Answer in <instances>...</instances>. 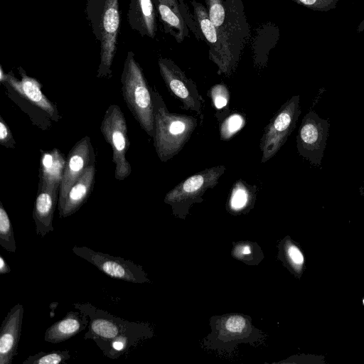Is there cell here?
I'll return each mask as SVG.
<instances>
[{
  "instance_id": "10",
  "label": "cell",
  "mask_w": 364,
  "mask_h": 364,
  "mask_svg": "<svg viewBox=\"0 0 364 364\" xmlns=\"http://www.w3.org/2000/svg\"><path fill=\"white\" fill-rule=\"evenodd\" d=\"M159 66L166 87L182 102L183 108L196 112L202 118L205 101L200 95L196 83L168 59H159Z\"/></svg>"
},
{
  "instance_id": "5",
  "label": "cell",
  "mask_w": 364,
  "mask_h": 364,
  "mask_svg": "<svg viewBox=\"0 0 364 364\" xmlns=\"http://www.w3.org/2000/svg\"><path fill=\"white\" fill-rule=\"evenodd\" d=\"M100 131L112 147L114 177L118 181H123L132 173V169L126 158L130 145L127 122L118 105L114 104L108 107L101 122Z\"/></svg>"
},
{
  "instance_id": "29",
  "label": "cell",
  "mask_w": 364,
  "mask_h": 364,
  "mask_svg": "<svg viewBox=\"0 0 364 364\" xmlns=\"http://www.w3.org/2000/svg\"><path fill=\"white\" fill-rule=\"evenodd\" d=\"M287 254L291 262L296 267H300L304 262V257L300 250L294 245H289Z\"/></svg>"
},
{
  "instance_id": "13",
  "label": "cell",
  "mask_w": 364,
  "mask_h": 364,
  "mask_svg": "<svg viewBox=\"0 0 364 364\" xmlns=\"http://www.w3.org/2000/svg\"><path fill=\"white\" fill-rule=\"evenodd\" d=\"M24 307L14 305L3 320L0 328V364H11L18 354Z\"/></svg>"
},
{
  "instance_id": "17",
  "label": "cell",
  "mask_w": 364,
  "mask_h": 364,
  "mask_svg": "<svg viewBox=\"0 0 364 364\" xmlns=\"http://www.w3.org/2000/svg\"><path fill=\"white\" fill-rule=\"evenodd\" d=\"M38 188L60 186L66 159L58 149L41 151Z\"/></svg>"
},
{
  "instance_id": "24",
  "label": "cell",
  "mask_w": 364,
  "mask_h": 364,
  "mask_svg": "<svg viewBox=\"0 0 364 364\" xmlns=\"http://www.w3.org/2000/svg\"><path fill=\"white\" fill-rule=\"evenodd\" d=\"M69 350H52L49 353L38 352L28 356L23 364H65L70 358Z\"/></svg>"
},
{
  "instance_id": "28",
  "label": "cell",
  "mask_w": 364,
  "mask_h": 364,
  "mask_svg": "<svg viewBox=\"0 0 364 364\" xmlns=\"http://www.w3.org/2000/svg\"><path fill=\"white\" fill-rule=\"evenodd\" d=\"M245 320L240 316H232L225 321L226 329L232 333H241L245 327Z\"/></svg>"
},
{
  "instance_id": "18",
  "label": "cell",
  "mask_w": 364,
  "mask_h": 364,
  "mask_svg": "<svg viewBox=\"0 0 364 364\" xmlns=\"http://www.w3.org/2000/svg\"><path fill=\"white\" fill-rule=\"evenodd\" d=\"M161 18L168 31L177 42H181L186 36L188 29L181 14L176 0H153Z\"/></svg>"
},
{
  "instance_id": "8",
  "label": "cell",
  "mask_w": 364,
  "mask_h": 364,
  "mask_svg": "<svg viewBox=\"0 0 364 364\" xmlns=\"http://www.w3.org/2000/svg\"><path fill=\"white\" fill-rule=\"evenodd\" d=\"M328 128V122L314 111H309L302 119L296 136V147L299 154L314 165H321Z\"/></svg>"
},
{
  "instance_id": "12",
  "label": "cell",
  "mask_w": 364,
  "mask_h": 364,
  "mask_svg": "<svg viewBox=\"0 0 364 364\" xmlns=\"http://www.w3.org/2000/svg\"><path fill=\"white\" fill-rule=\"evenodd\" d=\"M96 158L91 139L85 136L73 146L67 159L60 186L58 207L65 200L70 188L81 176L85 169L95 164Z\"/></svg>"
},
{
  "instance_id": "32",
  "label": "cell",
  "mask_w": 364,
  "mask_h": 364,
  "mask_svg": "<svg viewBox=\"0 0 364 364\" xmlns=\"http://www.w3.org/2000/svg\"><path fill=\"white\" fill-rule=\"evenodd\" d=\"M357 31L358 33L364 31V18L363 20L360 23V24L358 26Z\"/></svg>"
},
{
  "instance_id": "34",
  "label": "cell",
  "mask_w": 364,
  "mask_h": 364,
  "mask_svg": "<svg viewBox=\"0 0 364 364\" xmlns=\"http://www.w3.org/2000/svg\"><path fill=\"white\" fill-rule=\"evenodd\" d=\"M360 192L361 195H364V186L360 187Z\"/></svg>"
},
{
  "instance_id": "11",
  "label": "cell",
  "mask_w": 364,
  "mask_h": 364,
  "mask_svg": "<svg viewBox=\"0 0 364 364\" xmlns=\"http://www.w3.org/2000/svg\"><path fill=\"white\" fill-rule=\"evenodd\" d=\"M119 23L118 0H106L101 18V59L98 77H109L111 75Z\"/></svg>"
},
{
  "instance_id": "26",
  "label": "cell",
  "mask_w": 364,
  "mask_h": 364,
  "mask_svg": "<svg viewBox=\"0 0 364 364\" xmlns=\"http://www.w3.org/2000/svg\"><path fill=\"white\" fill-rule=\"evenodd\" d=\"M315 11H328L336 7L338 0H292Z\"/></svg>"
},
{
  "instance_id": "20",
  "label": "cell",
  "mask_w": 364,
  "mask_h": 364,
  "mask_svg": "<svg viewBox=\"0 0 364 364\" xmlns=\"http://www.w3.org/2000/svg\"><path fill=\"white\" fill-rule=\"evenodd\" d=\"M256 186L250 185L240 179L232 186L228 204L232 210L239 211L245 208L254 199Z\"/></svg>"
},
{
  "instance_id": "3",
  "label": "cell",
  "mask_w": 364,
  "mask_h": 364,
  "mask_svg": "<svg viewBox=\"0 0 364 364\" xmlns=\"http://www.w3.org/2000/svg\"><path fill=\"white\" fill-rule=\"evenodd\" d=\"M18 72L20 79L9 72L1 80L7 96L34 125L42 130L49 129L53 122H58L61 118L56 105L44 95L41 84L36 79L27 75L21 68H18Z\"/></svg>"
},
{
  "instance_id": "31",
  "label": "cell",
  "mask_w": 364,
  "mask_h": 364,
  "mask_svg": "<svg viewBox=\"0 0 364 364\" xmlns=\"http://www.w3.org/2000/svg\"><path fill=\"white\" fill-rule=\"evenodd\" d=\"M250 248L248 245H242L240 246L237 248L236 252L237 255H247L250 253Z\"/></svg>"
},
{
  "instance_id": "6",
  "label": "cell",
  "mask_w": 364,
  "mask_h": 364,
  "mask_svg": "<svg viewBox=\"0 0 364 364\" xmlns=\"http://www.w3.org/2000/svg\"><path fill=\"white\" fill-rule=\"evenodd\" d=\"M300 97L294 95L276 112L266 126L260 140L262 163L272 159L287 141L301 114Z\"/></svg>"
},
{
  "instance_id": "23",
  "label": "cell",
  "mask_w": 364,
  "mask_h": 364,
  "mask_svg": "<svg viewBox=\"0 0 364 364\" xmlns=\"http://www.w3.org/2000/svg\"><path fill=\"white\" fill-rule=\"evenodd\" d=\"M0 245L5 250L16 252V244L9 216L0 201Z\"/></svg>"
},
{
  "instance_id": "1",
  "label": "cell",
  "mask_w": 364,
  "mask_h": 364,
  "mask_svg": "<svg viewBox=\"0 0 364 364\" xmlns=\"http://www.w3.org/2000/svg\"><path fill=\"white\" fill-rule=\"evenodd\" d=\"M74 308L90 318L85 339L92 340L103 355L117 359L130 353L147 336V326L115 316L88 303H75Z\"/></svg>"
},
{
  "instance_id": "2",
  "label": "cell",
  "mask_w": 364,
  "mask_h": 364,
  "mask_svg": "<svg viewBox=\"0 0 364 364\" xmlns=\"http://www.w3.org/2000/svg\"><path fill=\"white\" fill-rule=\"evenodd\" d=\"M152 97L154 146L161 161L166 162L178 154L190 139L198 120L193 116L170 112L162 97L153 89Z\"/></svg>"
},
{
  "instance_id": "22",
  "label": "cell",
  "mask_w": 364,
  "mask_h": 364,
  "mask_svg": "<svg viewBox=\"0 0 364 364\" xmlns=\"http://www.w3.org/2000/svg\"><path fill=\"white\" fill-rule=\"evenodd\" d=\"M194 14L200 26L203 35L210 46L209 53H212L217 44V32L211 22L208 13L203 5L196 3L193 5Z\"/></svg>"
},
{
  "instance_id": "9",
  "label": "cell",
  "mask_w": 364,
  "mask_h": 364,
  "mask_svg": "<svg viewBox=\"0 0 364 364\" xmlns=\"http://www.w3.org/2000/svg\"><path fill=\"white\" fill-rule=\"evenodd\" d=\"M225 169V166L220 165L189 176L167 193L164 201L173 206H187L201 200L204 193L218 183Z\"/></svg>"
},
{
  "instance_id": "33",
  "label": "cell",
  "mask_w": 364,
  "mask_h": 364,
  "mask_svg": "<svg viewBox=\"0 0 364 364\" xmlns=\"http://www.w3.org/2000/svg\"><path fill=\"white\" fill-rule=\"evenodd\" d=\"M58 302H53L50 304V306L53 308V310H52V311H50V317L54 316V309L58 306Z\"/></svg>"
},
{
  "instance_id": "7",
  "label": "cell",
  "mask_w": 364,
  "mask_h": 364,
  "mask_svg": "<svg viewBox=\"0 0 364 364\" xmlns=\"http://www.w3.org/2000/svg\"><path fill=\"white\" fill-rule=\"evenodd\" d=\"M72 251L112 278L136 284L148 282L142 267L133 261L95 251L85 246L75 245Z\"/></svg>"
},
{
  "instance_id": "19",
  "label": "cell",
  "mask_w": 364,
  "mask_h": 364,
  "mask_svg": "<svg viewBox=\"0 0 364 364\" xmlns=\"http://www.w3.org/2000/svg\"><path fill=\"white\" fill-rule=\"evenodd\" d=\"M130 21L142 33L154 37L156 32V20L151 0H132Z\"/></svg>"
},
{
  "instance_id": "4",
  "label": "cell",
  "mask_w": 364,
  "mask_h": 364,
  "mask_svg": "<svg viewBox=\"0 0 364 364\" xmlns=\"http://www.w3.org/2000/svg\"><path fill=\"white\" fill-rule=\"evenodd\" d=\"M124 100L141 128L151 138L154 133L152 89L141 68L129 52L121 77Z\"/></svg>"
},
{
  "instance_id": "15",
  "label": "cell",
  "mask_w": 364,
  "mask_h": 364,
  "mask_svg": "<svg viewBox=\"0 0 364 364\" xmlns=\"http://www.w3.org/2000/svg\"><path fill=\"white\" fill-rule=\"evenodd\" d=\"M95 164L89 166L70 188L63 203L58 207L60 218H67L77 212L92 192Z\"/></svg>"
},
{
  "instance_id": "30",
  "label": "cell",
  "mask_w": 364,
  "mask_h": 364,
  "mask_svg": "<svg viewBox=\"0 0 364 364\" xmlns=\"http://www.w3.org/2000/svg\"><path fill=\"white\" fill-rule=\"evenodd\" d=\"M11 269L2 255H0V274L10 273Z\"/></svg>"
},
{
  "instance_id": "16",
  "label": "cell",
  "mask_w": 364,
  "mask_h": 364,
  "mask_svg": "<svg viewBox=\"0 0 364 364\" xmlns=\"http://www.w3.org/2000/svg\"><path fill=\"white\" fill-rule=\"evenodd\" d=\"M89 319V316L80 311H68L65 317L46 329L44 340L51 343L65 341L84 331L88 326Z\"/></svg>"
},
{
  "instance_id": "25",
  "label": "cell",
  "mask_w": 364,
  "mask_h": 364,
  "mask_svg": "<svg viewBox=\"0 0 364 364\" xmlns=\"http://www.w3.org/2000/svg\"><path fill=\"white\" fill-rule=\"evenodd\" d=\"M245 124V117L238 113H233L227 117L220 127V138L223 141L230 139L242 129Z\"/></svg>"
},
{
  "instance_id": "27",
  "label": "cell",
  "mask_w": 364,
  "mask_h": 364,
  "mask_svg": "<svg viewBox=\"0 0 364 364\" xmlns=\"http://www.w3.org/2000/svg\"><path fill=\"white\" fill-rule=\"evenodd\" d=\"M0 144L9 149H13L16 146L13 134L1 116H0Z\"/></svg>"
},
{
  "instance_id": "14",
  "label": "cell",
  "mask_w": 364,
  "mask_h": 364,
  "mask_svg": "<svg viewBox=\"0 0 364 364\" xmlns=\"http://www.w3.org/2000/svg\"><path fill=\"white\" fill-rule=\"evenodd\" d=\"M59 192V187H38L33 219L36 233L41 237L53 231V220L58 203Z\"/></svg>"
},
{
  "instance_id": "21",
  "label": "cell",
  "mask_w": 364,
  "mask_h": 364,
  "mask_svg": "<svg viewBox=\"0 0 364 364\" xmlns=\"http://www.w3.org/2000/svg\"><path fill=\"white\" fill-rule=\"evenodd\" d=\"M208 95L215 110V116L219 122H222L230 115V91L225 84L220 83L210 89Z\"/></svg>"
}]
</instances>
